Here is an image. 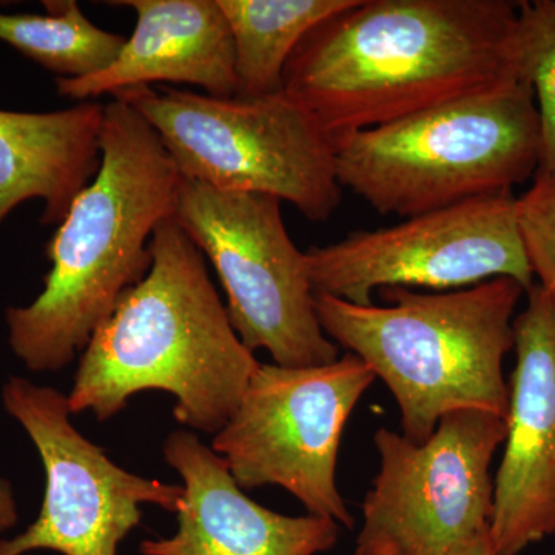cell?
<instances>
[{
	"label": "cell",
	"mask_w": 555,
	"mask_h": 555,
	"mask_svg": "<svg viewBox=\"0 0 555 555\" xmlns=\"http://www.w3.org/2000/svg\"><path fill=\"white\" fill-rule=\"evenodd\" d=\"M375 378L353 353L324 366L259 364L211 449L243 491L281 486L312 516L352 529L337 485L339 443Z\"/></svg>",
	"instance_id": "cell-8"
},
{
	"label": "cell",
	"mask_w": 555,
	"mask_h": 555,
	"mask_svg": "<svg viewBox=\"0 0 555 555\" xmlns=\"http://www.w3.org/2000/svg\"><path fill=\"white\" fill-rule=\"evenodd\" d=\"M102 122L98 102L47 113L0 109V225L31 199L42 203V224H61L100 170Z\"/></svg>",
	"instance_id": "cell-15"
},
{
	"label": "cell",
	"mask_w": 555,
	"mask_h": 555,
	"mask_svg": "<svg viewBox=\"0 0 555 555\" xmlns=\"http://www.w3.org/2000/svg\"><path fill=\"white\" fill-rule=\"evenodd\" d=\"M17 505L13 486L0 476V532L10 531L17 524Z\"/></svg>",
	"instance_id": "cell-20"
},
{
	"label": "cell",
	"mask_w": 555,
	"mask_h": 555,
	"mask_svg": "<svg viewBox=\"0 0 555 555\" xmlns=\"http://www.w3.org/2000/svg\"><path fill=\"white\" fill-rule=\"evenodd\" d=\"M517 222L532 275L555 305V178H534L517 198Z\"/></svg>",
	"instance_id": "cell-19"
},
{
	"label": "cell",
	"mask_w": 555,
	"mask_h": 555,
	"mask_svg": "<svg viewBox=\"0 0 555 555\" xmlns=\"http://www.w3.org/2000/svg\"><path fill=\"white\" fill-rule=\"evenodd\" d=\"M518 56L521 78L534 91L539 113L540 160L535 177L555 178V0L520 2Z\"/></svg>",
	"instance_id": "cell-18"
},
{
	"label": "cell",
	"mask_w": 555,
	"mask_h": 555,
	"mask_svg": "<svg viewBox=\"0 0 555 555\" xmlns=\"http://www.w3.org/2000/svg\"><path fill=\"white\" fill-rule=\"evenodd\" d=\"M152 268L119 299L80 353L72 414L100 422L147 390L177 400L179 425L217 436L258 371L230 323L203 251L173 217L153 233Z\"/></svg>",
	"instance_id": "cell-3"
},
{
	"label": "cell",
	"mask_w": 555,
	"mask_h": 555,
	"mask_svg": "<svg viewBox=\"0 0 555 555\" xmlns=\"http://www.w3.org/2000/svg\"><path fill=\"white\" fill-rule=\"evenodd\" d=\"M115 98L147 120L184 179L273 196L315 222L341 203L334 139L286 91L217 98L160 86Z\"/></svg>",
	"instance_id": "cell-6"
},
{
	"label": "cell",
	"mask_w": 555,
	"mask_h": 555,
	"mask_svg": "<svg viewBox=\"0 0 555 555\" xmlns=\"http://www.w3.org/2000/svg\"><path fill=\"white\" fill-rule=\"evenodd\" d=\"M47 14L0 13V42L60 79H80L107 68L126 38L102 30L73 0L46 2Z\"/></svg>",
	"instance_id": "cell-17"
},
{
	"label": "cell",
	"mask_w": 555,
	"mask_h": 555,
	"mask_svg": "<svg viewBox=\"0 0 555 555\" xmlns=\"http://www.w3.org/2000/svg\"><path fill=\"white\" fill-rule=\"evenodd\" d=\"M137 13V27L107 68L80 79L56 80L68 100L115 98L159 82L190 83L206 94L235 98V47L218 0H118Z\"/></svg>",
	"instance_id": "cell-14"
},
{
	"label": "cell",
	"mask_w": 555,
	"mask_h": 555,
	"mask_svg": "<svg viewBox=\"0 0 555 555\" xmlns=\"http://www.w3.org/2000/svg\"><path fill=\"white\" fill-rule=\"evenodd\" d=\"M163 451L182 478L184 499L177 534L144 540L142 555H318L337 545V521L283 516L254 502L225 460L190 430H173Z\"/></svg>",
	"instance_id": "cell-13"
},
{
	"label": "cell",
	"mask_w": 555,
	"mask_h": 555,
	"mask_svg": "<svg viewBox=\"0 0 555 555\" xmlns=\"http://www.w3.org/2000/svg\"><path fill=\"white\" fill-rule=\"evenodd\" d=\"M449 555H495L494 545H492L491 534L478 537L473 543L462 547V550L455 551V553Z\"/></svg>",
	"instance_id": "cell-21"
},
{
	"label": "cell",
	"mask_w": 555,
	"mask_h": 555,
	"mask_svg": "<svg viewBox=\"0 0 555 555\" xmlns=\"http://www.w3.org/2000/svg\"><path fill=\"white\" fill-rule=\"evenodd\" d=\"M514 318L505 454L489 525L495 555H520L555 534V305L534 283Z\"/></svg>",
	"instance_id": "cell-12"
},
{
	"label": "cell",
	"mask_w": 555,
	"mask_h": 555,
	"mask_svg": "<svg viewBox=\"0 0 555 555\" xmlns=\"http://www.w3.org/2000/svg\"><path fill=\"white\" fill-rule=\"evenodd\" d=\"M173 219L217 270L228 315L250 352L284 367L324 366L338 346L324 334L308 258L288 235L281 201L181 177Z\"/></svg>",
	"instance_id": "cell-7"
},
{
	"label": "cell",
	"mask_w": 555,
	"mask_h": 555,
	"mask_svg": "<svg viewBox=\"0 0 555 555\" xmlns=\"http://www.w3.org/2000/svg\"><path fill=\"white\" fill-rule=\"evenodd\" d=\"M181 173L147 120L104 105L101 166L47 244L50 272L30 305L5 312L9 345L30 372L62 371L152 268L153 233L173 217Z\"/></svg>",
	"instance_id": "cell-2"
},
{
	"label": "cell",
	"mask_w": 555,
	"mask_h": 555,
	"mask_svg": "<svg viewBox=\"0 0 555 555\" xmlns=\"http://www.w3.org/2000/svg\"><path fill=\"white\" fill-rule=\"evenodd\" d=\"M505 438L506 420L476 409L444 415L423 443L379 427L356 555H449L489 532Z\"/></svg>",
	"instance_id": "cell-9"
},
{
	"label": "cell",
	"mask_w": 555,
	"mask_h": 555,
	"mask_svg": "<svg viewBox=\"0 0 555 555\" xmlns=\"http://www.w3.org/2000/svg\"><path fill=\"white\" fill-rule=\"evenodd\" d=\"M313 294L374 305L387 287L448 292L494 278H513L529 291L534 275L526 258L513 192L480 196L400 224L360 230L306 251Z\"/></svg>",
	"instance_id": "cell-10"
},
{
	"label": "cell",
	"mask_w": 555,
	"mask_h": 555,
	"mask_svg": "<svg viewBox=\"0 0 555 555\" xmlns=\"http://www.w3.org/2000/svg\"><path fill=\"white\" fill-rule=\"evenodd\" d=\"M2 403L30 437L46 470L38 518L24 532L0 540V555L54 551L62 555H118L141 525L142 505L178 514L181 485L131 474L72 423L68 396L30 379L10 377Z\"/></svg>",
	"instance_id": "cell-11"
},
{
	"label": "cell",
	"mask_w": 555,
	"mask_h": 555,
	"mask_svg": "<svg viewBox=\"0 0 555 555\" xmlns=\"http://www.w3.org/2000/svg\"><path fill=\"white\" fill-rule=\"evenodd\" d=\"M332 139L341 188L403 218L513 192L539 169V113L526 80Z\"/></svg>",
	"instance_id": "cell-5"
},
{
	"label": "cell",
	"mask_w": 555,
	"mask_h": 555,
	"mask_svg": "<svg viewBox=\"0 0 555 555\" xmlns=\"http://www.w3.org/2000/svg\"><path fill=\"white\" fill-rule=\"evenodd\" d=\"M358 0H218L233 47L240 98L284 91V73L299 43Z\"/></svg>",
	"instance_id": "cell-16"
},
{
	"label": "cell",
	"mask_w": 555,
	"mask_h": 555,
	"mask_svg": "<svg viewBox=\"0 0 555 555\" xmlns=\"http://www.w3.org/2000/svg\"><path fill=\"white\" fill-rule=\"evenodd\" d=\"M509 0H358L299 43L284 91L331 137L525 80Z\"/></svg>",
	"instance_id": "cell-1"
},
{
	"label": "cell",
	"mask_w": 555,
	"mask_h": 555,
	"mask_svg": "<svg viewBox=\"0 0 555 555\" xmlns=\"http://www.w3.org/2000/svg\"><path fill=\"white\" fill-rule=\"evenodd\" d=\"M526 292L502 276L448 292L382 288L386 306L315 295V309L324 334L396 398L403 436L423 443L451 412L476 409L506 420L503 360L514 349V315Z\"/></svg>",
	"instance_id": "cell-4"
}]
</instances>
